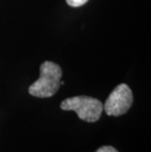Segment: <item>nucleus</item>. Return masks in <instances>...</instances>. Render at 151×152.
I'll return each mask as SVG.
<instances>
[{
    "label": "nucleus",
    "mask_w": 151,
    "mask_h": 152,
    "mask_svg": "<svg viewBox=\"0 0 151 152\" xmlns=\"http://www.w3.org/2000/svg\"><path fill=\"white\" fill-rule=\"evenodd\" d=\"M62 69L59 65L45 61L40 65V75L37 80L28 87V92L35 97H51L61 86Z\"/></svg>",
    "instance_id": "f257e3e1"
},
{
    "label": "nucleus",
    "mask_w": 151,
    "mask_h": 152,
    "mask_svg": "<svg viewBox=\"0 0 151 152\" xmlns=\"http://www.w3.org/2000/svg\"><path fill=\"white\" fill-rule=\"evenodd\" d=\"M60 107L65 111H75L80 119L88 123L98 121L103 111L100 100L85 95L67 98L62 101Z\"/></svg>",
    "instance_id": "f03ea898"
},
{
    "label": "nucleus",
    "mask_w": 151,
    "mask_h": 152,
    "mask_svg": "<svg viewBox=\"0 0 151 152\" xmlns=\"http://www.w3.org/2000/svg\"><path fill=\"white\" fill-rule=\"evenodd\" d=\"M133 92L126 83H121L114 88L103 105V110L108 116L124 115L133 104Z\"/></svg>",
    "instance_id": "7ed1b4c3"
},
{
    "label": "nucleus",
    "mask_w": 151,
    "mask_h": 152,
    "mask_svg": "<svg viewBox=\"0 0 151 152\" xmlns=\"http://www.w3.org/2000/svg\"><path fill=\"white\" fill-rule=\"evenodd\" d=\"M88 0H66L67 4L71 7H80L82 5H85Z\"/></svg>",
    "instance_id": "20e7f679"
},
{
    "label": "nucleus",
    "mask_w": 151,
    "mask_h": 152,
    "mask_svg": "<svg viewBox=\"0 0 151 152\" xmlns=\"http://www.w3.org/2000/svg\"><path fill=\"white\" fill-rule=\"evenodd\" d=\"M96 152H118V150L113 146H110V145H105V146L98 148Z\"/></svg>",
    "instance_id": "39448f33"
}]
</instances>
